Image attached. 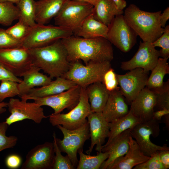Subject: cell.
Segmentation results:
<instances>
[{"label":"cell","instance_id":"f1b7e54d","mask_svg":"<svg viewBox=\"0 0 169 169\" xmlns=\"http://www.w3.org/2000/svg\"><path fill=\"white\" fill-rule=\"evenodd\" d=\"M141 122L129 110L125 115L109 122L108 140L104 145L109 144L115 137L124 131L131 129Z\"/></svg>","mask_w":169,"mask_h":169},{"label":"cell","instance_id":"603a6c76","mask_svg":"<svg viewBox=\"0 0 169 169\" xmlns=\"http://www.w3.org/2000/svg\"><path fill=\"white\" fill-rule=\"evenodd\" d=\"M40 69L33 64L23 75V79L18 83L19 96L21 97L36 86H43L50 83L52 79L40 72Z\"/></svg>","mask_w":169,"mask_h":169},{"label":"cell","instance_id":"5bb4252c","mask_svg":"<svg viewBox=\"0 0 169 169\" xmlns=\"http://www.w3.org/2000/svg\"><path fill=\"white\" fill-rule=\"evenodd\" d=\"M160 57L159 50L156 49L151 43L140 41L134 55L130 60L122 62L120 68L124 70L141 68L149 72L156 65Z\"/></svg>","mask_w":169,"mask_h":169},{"label":"cell","instance_id":"ab89813d","mask_svg":"<svg viewBox=\"0 0 169 169\" xmlns=\"http://www.w3.org/2000/svg\"><path fill=\"white\" fill-rule=\"evenodd\" d=\"M116 74L114 69L111 68L104 75L102 83L109 92L114 91L119 88L118 86L119 84Z\"/></svg>","mask_w":169,"mask_h":169},{"label":"cell","instance_id":"816d5d0a","mask_svg":"<svg viewBox=\"0 0 169 169\" xmlns=\"http://www.w3.org/2000/svg\"><path fill=\"white\" fill-rule=\"evenodd\" d=\"M21 0H0V2H9L17 4Z\"/></svg>","mask_w":169,"mask_h":169},{"label":"cell","instance_id":"681fc988","mask_svg":"<svg viewBox=\"0 0 169 169\" xmlns=\"http://www.w3.org/2000/svg\"><path fill=\"white\" fill-rule=\"evenodd\" d=\"M164 122L165 124L166 127L167 129L169 128V114L166 115L162 117Z\"/></svg>","mask_w":169,"mask_h":169},{"label":"cell","instance_id":"cb8c5ba5","mask_svg":"<svg viewBox=\"0 0 169 169\" xmlns=\"http://www.w3.org/2000/svg\"><path fill=\"white\" fill-rule=\"evenodd\" d=\"M66 0H39L35 1V22L45 25L57 14Z\"/></svg>","mask_w":169,"mask_h":169},{"label":"cell","instance_id":"c3c4849f","mask_svg":"<svg viewBox=\"0 0 169 169\" xmlns=\"http://www.w3.org/2000/svg\"><path fill=\"white\" fill-rule=\"evenodd\" d=\"M8 102H0V114L5 112L6 111L5 107H7Z\"/></svg>","mask_w":169,"mask_h":169},{"label":"cell","instance_id":"d590c367","mask_svg":"<svg viewBox=\"0 0 169 169\" xmlns=\"http://www.w3.org/2000/svg\"><path fill=\"white\" fill-rule=\"evenodd\" d=\"M31 28V27L18 20L15 24L6 30L14 38L23 42L29 33Z\"/></svg>","mask_w":169,"mask_h":169},{"label":"cell","instance_id":"f6af8a7d","mask_svg":"<svg viewBox=\"0 0 169 169\" xmlns=\"http://www.w3.org/2000/svg\"><path fill=\"white\" fill-rule=\"evenodd\" d=\"M169 114V110L164 109L154 111L152 119L161 122L162 118L164 115Z\"/></svg>","mask_w":169,"mask_h":169},{"label":"cell","instance_id":"f35d334b","mask_svg":"<svg viewBox=\"0 0 169 169\" xmlns=\"http://www.w3.org/2000/svg\"><path fill=\"white\" fill-rule=\"evenodd\" d=\"M22 42L15 39L6 30L0 28V49L22 47Z\"/></svg>","mask_w":169,"mask_h":169},{"label":"cell","instance_id":"4fadbf2b","mask_svg":"<svg viewBox=\"0 0 169 169\" xmlns=\"http://www.w3.org/2000/svg\"><path fill=\"white\" fill-rule=\"evenodd\" d=\"M149 73L142 68H136L124 74H116L120 90L129 102L146 87Z\"/></svg>","mask_w":169,"mask_h":169},{"label":"cell","instance_id":"30bf717a","mask_svg":"<svg viewBox=\"0 0 169 169\" xmlns=\"http://www.w3.org/2000/svg\"><path fill=\"white\" fill-rule=\"evenodd\" d=\"M108 27L107 39L122 52H128L136 44L138 35L127 24L123 14L115 16Z\"/></svg>","mask_w":169,"mask_h":169},{"label":"cell","instance_id":"ba28073f","mask_svg":"<svg viewBox=\"0 0 169 169\" xmlns=\"http://www.w3.org/2000/svg\"><path fill=\"white\" fill-rule=\"evenodd\" d=\"M56 126L64 136L62 140L56 137L58 147L61 152L67 154L76 168L79 162L77 157L78 151L83 149L85 141L90 138L88 120L81 126L72 130L67 129L60 125Z\"/></svg>","mask_w":169,"mask_h":169},{"label":"cell","instance_id":"3957f363","mask_svg":"<svg viewBox=\"0 0 169 169\" xmlns=\"http://www.w3.org/2000/svg\"><path fill=\"white\" fill-rule=\"evenodd\" d=\"M161 11L151 12L141 10L130 4L124 12V18L143 42L152 43L163 33L160 23Z\"/></svg>","mask_w":169,"mask_h":169},{"label":"cell","instance_id":"4dcf8cb0","mask_svg":"<svg viewBox=\"0 0 169 169\" xmlns=\"http://www.w3.org/2000/svg\"><path fill=\"white\" fill-rule=\"evenodd\" d=\"M19 11L18 20L31 27L36 24L35 1L34 0H21L16 4Z\"/></svg>","mask_w":169,"mask_h":169},{"label":"cell","instance_id":"4316f807","mask_svg":"<svg viewBox=\"0 0 169 169\" xmlns=\"http://www.w3.org/2000/svg\"><path fill=\"white\" fill-rule=\"evenodd\" d=\"M123 13L112 0H99L94 6L92 13L95 19L108 26L115 16Z\"/></svg>","mask_w":169,"mask_h":169},{"label":"cell","instance_id":"83f0119b","mask_svg":"<svg viewBox=\"0 0 169 169\" xmlns=\"http://www.w3.org/2000/svg\"><path fill=\"white\" fill-rule=\"evenodd\" d=\"M169 57H159L155 66L151 70L146 87L153 92H155L164 85L165 76L169 74V65L167 62Z\"/></svg>","mask_w":169,"mask_h":169},{"label":"cell","instance_id":"6da1fadb","mask_svg":"<svg viewBox=\"0 0 169 169\" xmlns=\"http://www.w3.org/2000/svg\"><path fill=\"white\" fill-rule=\"evenodd\" d=\"M61 41L70 63L82 60L86 65L90 61L110 62L113 59L112 44L105 38H86L73 35Z\"/></svg>","mask_w":169,"mask_h":169},{"label":"cell","instance_id":"5b68a950","mask_svg":"<svg viewBox=\"0 0 169 169\" xmlns=\"http://www.w3.org/2000/svg\"><path fill=\"white\" fill-rule=\"evenodd\" d=\"M94 6L79 0H66L54 18L55 24L71 30L74 33L93 12Z\"/></svg>","mask_w":169,"mask_h":169},{"label":"cell","instance_id":"2e32d148","mask_svg":"<svg viewBox=\"0 0 169 169\" xmlns=\"http://www.w3.org/2000/svg\"><path fill=\"white\" fill-rule=\"evenodd\" d=\"M81 87L78 85L59 94L34 100L40 106H47L54 110V114L60 113L65 109L71 110L79 102Z\"/></svg>","mask_w":169,"mask_h":169},{"label":"cell","instance_id":"f546056e","mask_svg":"<svg viewBox=\"0 0 169 169\" xmlns=\"http://www.w3.org/2000/svg\"><path fill=\"white\" fill-rule=\"evenodd\" d=\"M77 152L79 156V160L77 169H100L102 163L109 156V154L106 151L97 152V155L94 156L85 154L83 149H79Z\"/></svg>","mask_w":169,"mask_h":169},{"label":"cell","instance_id":"ee69618b","mask_svg":"<svg viewBox=\"0 0 169 169\" xmlns=\"http://www.w3.org/2000/svg\"><path fill=\"white\" fill-rule=\"evenodd\" d=\"M161 162L165 169L169 168V150H164L158 151Z\"/></svg>","mask_w":169,"mask_h":169},{"label":"cell","instance_id":"7dc6e473","mask_svg":"<svg viewBox=\"0 0 169 169\" xmlns=\"http://www.w3.org/2000/svg\"><path fill=\"white\" fill-rule=\"evenodd\" d=\"M117 8L120 10H123L126 7L127 3L125 0H112Z\"/></svg>","mask_w":169,"mask_h":169},{"label":"cell","instance_id":"9c48e42d","mask_svg":"<svg viewBox=\"0 0 169 169\" xmlns=\"http://www.w3.org/2000/svg\"><path fill=\"white\" fill-rule=\"evenodd\" d=\"M159 122L151 119L141 122L131 129V134L139 145L142 153L146 156L151 157L158 151L169 150L166 144L163 146L156 145L151 141L150 137H157L160 133Z\"/></svg>","mask_w":169,"mask_h":169},{"label":"cell","instance_id":"8d00e7d4","mask_svg":"<svg viewBox=\"0 0 169 169\" xmlns=\"http://www.w3.org/2000/svg\"><path fill=\"white\" fill-rule=\"evenodd\" d=\"M8 126L5 121L0 123V152L7 149L13 147L18 141V138L15 136H6V132Z\"/></svg>","mask_w":169,"mask_h":169},{"label":"cell","instance_id":"d6a6232c","mask_svg":"<svg viewBox=\"0 0 169 169\" xmlns=\"http://www.w3.org/2000/svg\"><path fill=\"white\" fill-rule=\"evenodd\" d=\"M53 141L55 155L54 157L52 169H74L70 159L67 155L64 156L61 154L56 141V136L55 132L53 134Z\"/></svg>","mask_w":169,"mask_h":169},{"label":"cell","instance_id":"7a4b0ae2","mask_svg":"<svg viewBox=\"0 0 169 169\" xmlns=\"http://www.w3.org/2000/svg\"><path fill=\"white\" fill-rule=\"evenodd\" d=\"M28 50L33 64L52 79L61 77L70 67L67 51L61 39L47 45Z\"/></svg>","mask_w":169,"mask_h":169},{"label":"cell","instance_id":"44dd1931","mask_svg":"<svg viewBox=\"0 0 169 169\" xmlns=\"http://www.w3.org/2000/svg\"><path fill=\"white\" fill-rule=\"evenodd\" d=\"M131 129L127 130L115 137L109 144L103 145L101 151L107 152L109 156L102 163L100 169H106L107 166L117 158L125 154L128 151Z\"/></svg>","mask_w":169,"mask_h":169},{"label":"cell","instance_id":"7402d4cb","mask_svg":"<svg viewBox=\"0 0 169 169\" xmlns=\"http://www.w3.org/2000/svg\"><path fill=\"white\" fill-rule=\"evenodd\" d=\"M124 98L119 88L110 92L107 101L102 112L108 122L121 118L129 112Z\"/></svg>","mask_w":169,"mask_h":169},{"label":"cell","instance_id":"8992f818","mask_svg":"<svg viewBox=\"0 0 169 169\" xmlns=\"http://www.w3.org/2000/svg\"><path fill=\"white\" fill-rule=\"evenodd\" d=\"M73 35L72 31L66 28L36 23L23 40L22 47L28 49L40 48Z\"/></svg>","mask_w":169,"mask_h":169},{"label":"cell","instance_id":"484cf974","mask_svg":"<svg viewBox=\"0 0 169 169\" xmlns=\"http://www.w3.org/2000/svg\"><path fill=\"white\" fill-rule=\"evenodd\" d=\"M86 93L92 112H102L109 95L104 84L97 82L86 88Z\"/></svg>","mask_w":169,"mask_h":169},{"label":"cell","instance_id":"7bdbcfd3","mask_svg":"<svg viewBox=\"0 0 169 169\" xmlns=\"http://www.w3.org/2000/svg\"><path fill=\"white\" fill-rule=\"evenodd\" d=\"M22 158L19 155L16 154H12L8 156L5 160L6 166L8 168L16 169L19 168L21 165Z\"/></svg>","mask_w":169,"mask_h":169},{"label":"cell","instance_id":"bcb514c9","mask_svg":"<svg viewBox=\"0 0 169 169\" xmlns=\"http://www.w3.org/2000/svg\"><path fill=\"white\" fill-rule=\"evenodd\" d=\"M169 19V8L167 7L161 13L160 16V23L161 27L164 28L165 27L167 21Z\"/></svg>","mask_w":169,"mask_h":169},{"label":"cell","instance_id":"d4e9b609","mask_svg":"<svg viewBox=\"0 0 169 169\" xmlns=\"http://www.w3.org/2000/svg\"><path fill=\"white\" fill-rule=\"evenodd\" d=\"M92 13L84 20L73 35L86 38L99 37L107 38L108 27L95 19Z\"/></svg>","mask_w":169,"mask_h":169},{"label":"cell","instance_id":"8fae6325","mask_svg":"<svg viewBox=\"0 0 169 169\" xmlns=\"http://www.w3.org/2000/svg\"><path fill=\"white\" fill-rule=\"evenodd\" d=\"M11 98L7 107L10 115L5 122L8 126L15 122L25 119H29L37 124H40L42 120L48 117L45 115L44 109L34 101Z\"/></svg>","mask_w":169,"mask_h":169},{"label":"cell","instance_id":"ffe728a7","mask_svg":"<svg viewBox=\"0 0 169 169\" xmlns=\"http://www.w3.org/2000/svg\"><path fill=\"white\" fill-rule=\"evenodd\" d=\"M129 145L127 153L115 159L106 169H131L150 158V157L143 154L136 141L131 136L130 137Z\"/></svg>","mask_w":169,"mask_h":169},{"label":"cell","instance_id":"52a82bcc","mask_svg":"<svg viewBox=\"0 0 169 169\" xmlns=\"http://www.w3.org/2000/svg\"><path fill=\"white\" fill-rule=\"evenodd\" d=\"M86 88L81 87L79 100L77 105L66 114H52L48 116L53 126L60 125L69 130L77 128L84 125L91 113Z\"/></svg>","mask_w":169,"mask_h":169},{"label":"cell","instance_id":"7c38bea8","mask_svg":"<svg viewBox=\"0 0 169 169\" xmlns=\"http://www.w3.org/2000/svg\"><path fill=\"white\" fill-rule=\"evenodd\" d=\"M0 62L18 77H22L33 64L28 49L23 47L0 49Z\"/></svg>","mask_w":169,"mask_h":169},{"label":"cell","instance_id":"60d3db41","mask_svg":"<svg viewBox=\"0 0 169 169\" xmlns=\"http://www.w3.org/2000/svg\"><path fill=\"white\" fill-rule=\"evenodd\" d=\"M134 169H165L161 162L158 151L144 162L135 166Z\"/></svg>","mask_w":169,"mask_h":169},{"label":"cell","instance_id":"e0dca14e","mask_svg":"<svg viewBox=\"0 0 169 169\" xmlns=\"http://www.w3.org/2000/svg\"><path fill=\"white\" fill-rule=\"evenodd\" d=\"M91 142L89 150L86 152L90 155L95 145L97 152L101 151L105 139L108 137L110 127L108 122L102 112H91L88 116Z\"/></svg>","mask_w":169,"mask_h":169},{"label":"cell","instance_id":"ac0fdd59","mask_svg":"<svg viewBox=\"0 0 169 169\" xmlns=\"http://www.w3.org/2000/svg\"><path fill=\"white\" fill-rule=\"evenodd\" d=\"M156 103L154 93L146 87L131 103L129 110L141 122L152 119Z\"/></svg>","mask_w":169,"mask_h":169},{"label":"cell","instance_id":"836d02e7","mask_svg":"<svg viewBox=\"0 0 169 169\" xmlns=\"http://www.w3.org/2000/svg\"><path fill=\"white\" fill-rule=\"evenodd\" d=\"M154 92L156 98L154 111L164 109L169 110V80L164 82L161 88Z\"/></svg>","mask_w":169,"mask_h":169},{"label":"cell","instance_id":"f907efd6","mask_svg":"<svg viewBox=\"0 0 169 169\" xmlns=\"http://www.w3.org/2000/svg\"><path fill=\"white\" fill-rule=\"evenodd\" d=\"M81 1L85 2L94 6L98 2L99 0H79Z\"/></svg>","mask_w":169,"mask_h":169},{"label":"cell","instance_id":"277c9868","mask_svg":"<svg viewBox=\"0 0 169 169\" xmlns=\"http://www.w3.org/2000/svg\"><path fill=\"white\" fill-rule=\"evenodd\" d=\"M111 68L110 62L90 61L83 65L80 60L70 63V67L61 77L82 88L97 82H102L105 73Z\"/></svg>","mask_w":169,"mask_h":169},{"label":"cell","instance_id":"74e56055","mask_svg":"<svg viewBox=\"0 0 169 169\" xmlns=\"http://www.w3.org/2000/svg\"><path fill=\"white\" fill-rule=\"evenodd\" d=\"M164 28L162 35L152 44L155 47H161L159 50L160 57L166 58L169 57V25L165 26Z\"/></svg>","mask_w":169,"mask_h":169},{"label":"cell","instance_id":"e575fe53","mask_svg":"<svg viewBox=\"0 0 169 169\" xmlns=\"http://www.w3.org/2000/svg\"><path fill=\"white\" fill-rule=\"evenodd\" d=\"M18 83L11 80H2L0 85V102L6 98L19 95Z\"/></svg>","mask_w":169,"mask_h":169},{"label":"cell","instance_id":"9a60e30c","mask_svg":"<svg viewBox=\"0 0 169 169\" xmlns=\"http://www.w3.org/2000/svg\"><path fill=\"white\" fill-rule=\"evenodd\" d=\"M55 153L53 143L38 145L27 153L21 169H52Z\"/></svg>","mask_w":169,"mask_h":169},{"label":"cell","instance_id":"d6986e66","mask_svg":"<svg viewBox=\"0 0 169 169\" xmlns=\"http://www.w3.org/2000/svg\"><path fill=\"white\" fill-rule=\"evenodd\" d=\"M73 81L62 77H59L46 85L33 88L20 97L27 101L54 95L68 90L77 85Z\"/></svg>","mask_w":169,"mask_h":169},{"label":"cell","instance_id":"1f68e13d","mask_svg":"<svg viewBox=\"0 0 169 169\" xmlns=\"http://www.w3.org/2000/svg\"><path fill=\"white\" fill-rule=\"evenodd\" d=\"M19 17L17 6L9 2H0V24L10 26L14 20L18 19Z\"/></svg>","mask_w":169,"mask_h":169},{"label":"cell","instance_id":"b9f144b4","mask_svg":"<svg viewBox=\"0 0 169 169\" xmlns=\"http://www.w3.org/2000/svg\"><path fill=\"white\" fill-rule=\"evenodd\" d=\"M11 80L20 83L22 79L14 75L0 62V81Z\"/></svg>","mask_w":169,"mask_h":169}]
</instances>
